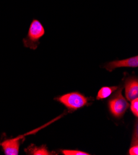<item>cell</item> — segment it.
I'll use <instances>...</instances> for the list:
<instances>
[{
    "label": "cell",
    "mask_w": 138,
    "mask_h": 155,
    "mask_svg": "<svg viewBox=\"0 0 138 155\" xmlns=\"http://www.w3.org/2000/svg\"><path fill=\"white\" fill-rule=\"evenodd\" d=\"M45 30L42 23L37 19H33L30 24L27 36L23 38L24 46L35 50L40 45V40L45 35Z\"/></svg>",
    "instance_id": "obj_1"
},
{
    "label": "cell",
    "mask_w": 138,
    "mask_h": 155,
    "mask_svg": "<svg viewBox=\"0 0 138 155\" xmlns=\"http://www.w3.org/2000/svg\"><path fill=\"white\" fill-rule=\"evenodd\" d=\"M116 91V92L109 101V107L112 114L115 117L119 119L125 114L130 104L122 95V88Z\"/></svg>",
    "instance_id": "obj_2"
},
{
    "label": "cell",
    "mask_w": 138,
    "mask_h": 155,
    "mask_svg": "<svg viewBox=\"0 0 138 155\" xmlns=\"http://www.w3.org/2000/svg\"><path fill=\"white\" fill-rule=\"evenodd\" d=\"M57 100L63 104L68 110L76 111L86 106L89 98L78 92H72L59 97Z\"/></svg>",
    "instance_id": "obj_3"
},
{
    "label": "cell",
    "mask_w": 138,
    "mask_h": 155,
    "mask_svg": "<svg viewBox=\"0 0 138 155\" xmlns=\"http://www.w3.org/2000/svg\"><path fill=\"white\" fill-rule=\"evenodd\" d=\"M24 139L22 136L11 139H5L0 143V145L6 155H18L22 140H24Z\"/></svg>",
    "instance_id": "obj_4"
},
{
    "label": "cell",
    "mask_w": 138,
    "mask_h": 155,
    "mask_svg": "<svg viewBox=\"0 0 138 155\" xmlns=\"http://www.w3.org/2000/svg\"><path fill=\"white\" fill-rule=\"evenodd\" d=\"M138 66V56H136L130 58L109 62L104 68L109 72L118 68H137Z\"/></svg>",
    "instance_id": "obj_5"
},
{
    "label": "cell",
    "mask_w": 138,
    "mask_h": 155,
    "mask_svg": "<svg viewBox=\"0 0 138 155\" xmlns=\"http://www.w3.org/2000/svg\"><path fill=\"white\" fill-rule=\"evenodd\" d=\"M125 96L128 101L138 97V81L136 77H130L125 81Z\"/></svg>",
    "instance_id": "obj_6"
},
{
    "label": "cell",
    "mask_w": 138,
    "mask_h": 155,
    "mask_svg": "<svg viewBox=\"0 0 138 155\" xmlns=\"http://www.w3.org/2000/svg\"><path fill=\"white\" fill-rule=\"evenodd\" d=\"M27 154H32V155H51V154H56L54 152L49 151L47 146L43 145L40 147H36L34 144L29 145L27 148L24 150Z\"/></svg>",
    "instance_id": "obj_7"
},
{
    "label": "cell",
    "mask_w": 138,
    "mask_h": 155,
    "mask_svg": "<svg viewBox=\"0 0 138 155\" xmlns=\"http://www.w3.org/2000/svg\"><path fill=\"white\" fill-rule=\"evenodd\" d=\"M118 88V87H103L101 88L97 96V100H103L110 97L114 91Z\"/></svg>",
    "instance_id": "obj_8"
},
{
    "label": "cell",
    "mask_w": 138,
    "mask_h": 155,
    "mask_svg": "<svg viewBox=\"0 0 138 155\" xmlns=\"http://www.w3.org/2000/svg\"><path fill=\"white\" fill-rule=\"evenodd\" d=\"M138 134H137V126L134 131L131 145L129 150V154L130 155H137L138 154Z\"/></svg>",
    "instance_id": "obj_9"
},
{
    "label": "cell",
    "mask_w": 138,
    "mask_h": 155,
    "mask_svg": "<svg viewBox=\"0 0 138 155\" xmlns=\"http://www.w3.org/2000/svg\"><path fill=\"white\" fill-rule=\"evenodd\" d=\"M61 153L65 155H89L90 154L88 153L81 151L69 150H61Z\"/></svg>",
    "instance_id": "obj_10"
},
{
    "label": "cell",
    "mask_w": 138,
    "mask_h": 155,
    "mask_svg": "<svg viewBox=\"0 0 138 155\" xmlns=\"http://www.w3.org/2000/svg\"><path fill=\"white\" fill-rule=\"evenodd\" d=\"M131 101V110L133 114L137 117L138 116V98H136Z\"/></svg>",
    "instance_id": "obj_11"
}]
</instances>
